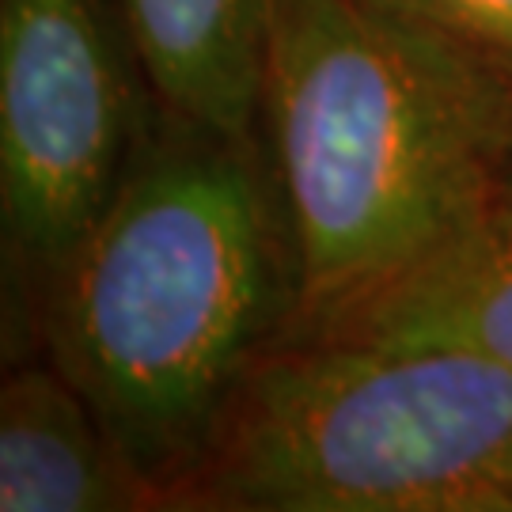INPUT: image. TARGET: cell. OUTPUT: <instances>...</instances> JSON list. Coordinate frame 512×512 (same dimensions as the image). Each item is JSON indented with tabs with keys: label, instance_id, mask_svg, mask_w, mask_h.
<instances>
[{
	"label": "cell",
	"instance_id": "obj_1",
	"mask_svg": "<svg viewBox=\"0 0 512 512\" xmlns=\"http://www.w3.org/2000/svg\"><path fill=\"white\" fill-rule=\"evenodd\" d=\"M296 334L403 274L501 194L512 92L368 0H266Z\"/></svg>",
	"mask_w": 512,
	"mask_h": 512
},
{
	"label": "cell",
	"instance_id": "obj_2",
	"mask_svg": "<svg viewBox=\"0 0 512 512\" xmlns=\"http://www.w3.org/2000/svg\"><path fill=\"white\" fill-rule=\"evenodd\" d=\"M277 220L251 145L194 126L126 167L54 274V365L160 490L198 456L277 311Z\"/></svg>",
	"mask_w": 512,
	"mask_h": 512
},
{
	"label": "cell",
	"instance_id": "obj_3",
	"mask_svg": "<svg viewBox=\"0 0 512 512\" xmlns=\"http://www.w3.org/2000/svg\"><path fill=\"white\" fill-rule=\"evenodd\" d=\"M164 509L512 512V365L293 338L239 380Z\"/></svg>",
	"mask_w": 512,
	"mask_h": 512
},
{
	"label": "cell",
	"instance_id": "obj_4",
	"mask_svg": "<svg viewBox=\"0 0 512 512\" xmlns=\"http://www.w3.org/2000/svg\"><path fill=\"white\" fill-rule=\"evenodd\" d=\"M129 84L99 0H0V202L57 274L126 175Z\"/></svg>",
	"mask_w": 512,
	"mask_h": 512
},
{
	"label": "cell",
	"instance_id": "obj_5",
	"mask_svg": "<svg viewBox=\"0 0 512 512\" xmlns=\"http://www.w3.org/2000/svg\"><path fill=\"white\" fill-rule=\"evenodd\" d=\"M296 338L471 349L512 365V194Z\"/></svg>",
	"mask_w": 512,
	"mask_h": 512
},
{
	"label": "cell",
	"instance_id": "obj_6",
	"mask_svg": "<svg viewBox=\"0 0 512 512\" xmlns=\"http://www.w3.org/2000/svg\"><path fill=\"white\" fill-rule=\"evenodd\" d=\"M160 509L61 368H19L0 391V512Z\"/></svg>",
	"mask_w": 512,
	"mask_h": 512
},
{
	"label": "cell",
	"instance_id": "obj_7",
	"mask_svg": "<svg viewBox=\"0 0 512 512\" xmlns=\"http://www.w3.org/2000/svg\"><path fill=\"white\" fill-rule=\"evenodd\" d=\"M152 88L186 126L251 145L266 88V0H122Z\"/></svg>",
	"mask_w": 512,
	"mask_h": 512
},
{
	"label": "cell",
	"instance_id": "obj_8",
	"mask_svg": "<svg viewBox=\"0 0 512 512\" xmlns=\"http://www.w3.org/2000/svg\"><path fill=\"white\" fill-rule=\"evenodd\" d=\"M414 38L512 92V0H368Z\"/></svg>",
	"mask_w": 512,
	"mask_h": 512
},
{
	"label": "cell",
	"instance_id": "obj_9",
	"mask_svg": "<svg viewBox=\"0 0 512 512\" xmlns=\"http://www.w3.org/2000/svg\"><path fill=\"white\" fill-rule=\"evenodd\" d=\"M501 194H512V152L505 160V171H501Z\"/></svg>",
	"mask_w": 512,
	"mask_h": 512
}]
</instances>
